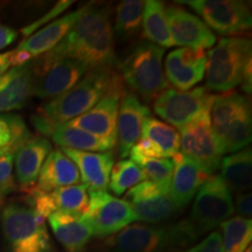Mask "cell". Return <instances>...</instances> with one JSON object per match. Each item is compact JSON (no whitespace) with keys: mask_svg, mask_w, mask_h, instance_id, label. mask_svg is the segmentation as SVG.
Masks as SVG:
<instances>
[{"mask_svg":"<svg viewBox=\"0 0 252 252\" xmlns=\"http://www.w3.org/2000/svg\"><path fill=\"white\" fill-rule=\"evenodd\" d=\"M234 209H236V212L238 213V216L244 217V219H248V220H251V215H252L251 193H248V191L237 193V195H236Z\"/></svg>","mask_w":252,"mask_h":252,"instance_id":"39","label":"cell"},{"mask_svg":"<svg viewBox=\"0 0 252 252\" xmlns=\"http://www.w3.org/2000/svg\"><path fill=\"white\" fill-rule=\"evenodd\" d=\"M31 137L30 128L20 116L0 113V158L14 154Z\"/></svg>","mask_w":252,"mask_h":252,"instance_id":"31","label":"cell"},{"mask_svg":"<svg viewBox=\"0 0 252 252\" xmlns=\"http://www.w3.org/2000/svg\"><path fill=\"white\" fill-rule=\"evenodd\" d=\"M49 138H52V140L62 149L83 152H109L116 147V143L74 127L67 123L53 126Z\"/></svg>","mask_w":252,"mask_h":252,"instance_id":"28","label":"cell"},{"mask_svg":"<svg viewBox=\"0 0 252 252\" xmlns=\"http://www.w3.org/2000/svg\"><path fill=\"white\" fill-rule=\"evenodd\" d=\"M210 119L223 154L238 152L251 143V105L242 94L229 91L217 94Z\"/></svg>","mask_w":252,"mask_h":252,"instance_id":"5","label":"cell"},{"mask_svg":"<svg viewBox=\"0 0 252 252\" xmlns=\"http://www.w3.org/2000/svg\"><path fill=\"white\" fill-rule=\"evenodd\" d=\"M163 55L165 49L161 47L143 41L118 63L123 82L144 102H153L168 89L163 72Z\"/></svg>","mask_w":252,"mask_h":252,"instance_id":"3","label":"cell"},{"mask_svg":"<svg viewBox=\"0 0 252 252\" xmlns=\"http://www.w3.org/2000/svg\"><path fill=\"white\" fill-rule=\"evenodd\" d=\"M217 94H210L204 87H196L190 90L167 89L153 102V110L157 116L181 128L198 116L212 111Z\"/></svg>","mask_w":252,"mask_h":252,"instance_id":"10","label":"cell"},{"mask_svg":"<svg viewBox=\"0 0 252 252\" xmlns=\"http://www.w3.org/2000/svg\"><path fill=\"white\" fill-rule=\"evenodd\" d=\"M245 252H252V249H251V245H249L247 250H245Z\"/></svg>","mask_w":252,"mask_h":252,"instance_id":"43","label":"cell"},{"mask_svg":"<svg viewBox=\"0 0 252 252\" xmlns=\"http://www.w3.org/2000/svg\"><path fill=\"white\" fill-rule=\"evenodd\" d=\"M146 1L124 0L116 9V21L113 34L119 39L127 40L137 35L143 23V14Z\"/></svg>","mask_w":252,"mask_h":252,"instance_id":"32","label":"cell"},{"mask_svg":"<svg viewBox=\"0 0 252 252\" xmlns=\"http://www.w3.org/2000/svg\"><path fill=\"white\" fill-rule=\"evenodd\" d=\"M32 61L12 67L0 76V113L20 110L32 97Z\"/></svg>","mask_w":252,"mask_h":252,"instance_id":"25","label":"cell"},{"mask_svg":"<svg viewBox=\"0 0 252 252\" xmlns=\"http://www.w3.org/2000/svg\"><path fill=\"white\" fill-rule=\"evenodd\" d=\"M169 35L174 46L180 48L210 49L216 43V35L196 15L180 6L166 8Z\"/></svg>","mask_w":252,"mask_h":252,"instance_id":"17","label":"cell"},{"mask_svg":"<svg viewBox=\"0 0 252 252\" xmlns=\"http://www.w3.org/2000/svg\"><path fill=\"white\" fill-rule=\"evenodd\" d=\"M63 153L70 158L80 172L81 180L89 191H105L109 186L110 173L115 165V153L83 152L70 149H62Z\"/></svg>","mask_w":252,"mask_h":252,"instance_id":"24","label":"cell"},{"mask_svg":"<svg viewBox=\"0 0 252 252\" xmlns=\"http://www.w3.org/2000/svg\"><path fill=\"white\" fill-rule=\"evenodd\" d=\"M45 219L26 202H9L0 223L8 252H54Z\"/></svg>","mask_w":252,"mask_h":252,"instance_id":"6","label":"cell"},{"mask_svg":"<svg viewBox=\"0 0 252 252\" xmlns=\"http://www.w3.org/2000/svg\"><path fill=\"white\" fill-rule=\"evenodd\" d=\"M252 43L247 37H223L207 56L206 89L229 93L241 84L245 68L252 62Z\"/></svg>","mask_w":252,"mask_h":252,"instance_id":"7","label":"cell"},{"mask_svg":"<svg viewBox=\"0 0 252 252\" xmlns=\"http://www.w3.org/2000/svg\"><path fill=\"white\" fill-rule=\"evenodd\" d=\"M47 220L53 234L67 252H82L93 237L90 229L80 216L56 212Z\"/></svg>","mask_w":252,"mask_h":252,"instance_id":"27","label":"cell"},{"mask_svg":"<svg viewBox=\"0 0 252 252\" xmlns=\"http://www.w3.org/2000/svg\"><path fill=\"white\" fill-rule=\"evenodd\" d=\"M13 160L14 154L0 158V202H4L5 198L17 189L13 174Z\"/></svg>","mask_w":252,"mask_h":252,"instance_id":"36","label":"cell"},{"mask_svg":"<svg viewBox=\"0 0 252 252\" xmlns=\"http://www.w3.org/2000/svg\"><path fill=\"white\" fill-rule=\"evenodd\" d=\"M174 252H179V251H174Z\"/></svg>","mask_w":252,"mask_h":252,"instance_id":"45","label":"cell"},{"mask_svg":"<svg viewBox=\"0 0 252 252\" xmlns=\"http://www.w3.org/2000/svg\"><path fill=\"white\" fill-rule=\"evenodd\" d=\"M80 180V172L76 165L70 158L58 149L52 151L46 158L33 189L42 193H49L58 188L77 185Z\"/></svg>","mask_w":252,"mask_h":252,"instance_id":"26","label":"cell"},{"mask_svg":"<svg viewBox=\"0 0 252 252\" xmlns=\"http://www.w3.org/2000/svg\"><path fill=\"white\" fill-rule=\"evenodd\" d=\"M146 180V175L137 163L131 159H124L113 165L110 173L108 188L116 196H119L126 190Z\"/></svg>","mask_w":252,"mask_h":252,"instance_id":"34","label":"cell"},{"mask_svg":"<svg viewBox=\"0 0 252 252\" xmlns=\"http://www.w3.org/2000/svg\"><path fill=\"white\" fill-rule=\"evenodd\" d=\"M124 87L121 75L112 68L89 70L71 89L41 106L37 113L53 125L68 123L93 109L113 90Z\"/></svg>","mask_w":252,"mask_h":252,"instance_id":"2","label":"cell"},{"mask_svg":"<svg viewBox=\"0 0 252 252\" xmlns=\"http://www.w3.org/2000/svg\"><path fill=\"white\" fill-rule=\"evenodd\" d=\"M1 203H2V202H0V206H1Z\"/></svg>","mask_w":252,"mask_h":252,"instance_id":"44","label":"cell"},{"mask_svg":"<svg viewBox=\"0 0 252 252\" xmlns=\"http://www.w3.org/2000/svg\"><path fill=\"white\" fill-rule=\"evenodd\" d=\"M74 2L75 1H72V0H61V1H58L48 12H47L46 14H43L40 19H37V20L30 24L28 26L24 27L23 30H21V34L26 37L32 35V34L35 33L36 31H39L40 27L45 26V25L48 23H52V20H54L55 18H58L59 15H61L63 12L67 11V9L74 4Z\"/></svg>","mask_w":252,"mask_h":252,"instance_id":"37","label":"cell"},{"mask_svg":"<svg viewBox=\"0 0 252 252\" xmlns=\"http://www.w3.org/2000/svg\"><path fill=\"white\" fill-rule=\"evenodd\" d=\"M25 202L45 220L56 212L82 217L89 207V194L84 185L67 186L49 193L32 189Z\"/></svg>","mask_w":252,"mask_h":252,"instance_id":"16","label":"cell"},{"mask_svg":"<svg viewBox=\"0 0 252 252\" xmlns=\"http://www.w3.org/2000/svg\"><path fill=\"white\" fill-rule=\"evenodd\" d=\"M48 53L83 63L88 70L112 68L116 55L111 7L91 4L61 42Z\"/></svg>","mask_w":252,"mask_h":252,"instance_id":"1","label":"cell"},{"mask_svg":"<svg viewBox=\"0 0 252 252\" xmlns=\"http://www.w3.org/2000/svg\"><path fill=\"white\" fill-rule=\"evenodd\" d=\"M90 6L91 4H87L76 11L62 15L21 41L17 48L12 50L13 67L33 61L34 59L40 58L41 55L54 49Z\"/></svg>","mask_w":252,"mask_h":252,"instance_id":"15","label":"cell"},{"mask_svg":"<svg viewBox=\"0 0 252 252\" xmlns=\"http://www.w3.org/2000/svg\"><path fill=\"white\" fill-rule=\"evenodd\" d=\"M143 35L153 45L161 48H171L173 41L169 35L166 19V7L159 0H149L145 5L143 14Z\"/></svg>","mask_w":252,"mask_h":252,"instance_id":"30","label":"cell"},{"mask_svg":"<svg viewBox=\"0 0 252 252\" xmlns=\"http://www.w3.org/2000/svg\"><path fill=\"white\" fill-rule=\"evenodd\" d=\"M179 134L182 156L191 159L213 175L220 168L223 153L213 131L210 111L181 127Z\"/></svg>","mask_w":252,"mask_h":252,"instance_id":"12","label":"cell"},{"mask_svg":"<svg viewBox=\"0 0 252 252\" xmlns=\"http://www.w3.org/2000/svg\"><path fill=\"white\" fill-rule=\"evenodd\" d=\"M124 200L130 203L138 220H143L146 224L159 225L180 213L171 197L169 189L149 180L131 188Z\"/></svg>","mask_w":252,"mask_h":252,"instance_id":"14","label":"cell"},{"mask_svg":"<svg viewBox=\"0 0 252 252\" xmlns=\"http://www.w3.org/2000/svg\"><path fill=\"white\" fill-rule=\"evenodd\" d=\"M220 178L230 191L243 193L251 188L252 151L250 147L223 158L220 161Z\"/></svg>","mask_w":252,"mask_h":252,"instance_id":"29","label":"cell"},{"mask_svg":"<svg viewBox=\"0 0 252 252\" xmlns=\"http://www.w3.org/2000/svg\"><path fill=\"white\" fill-rule=\"evenodd\" d=\"M128 156L131 160L140 167L149 181L158 184L169 189L172 175L174 171V162L172 159H158V158L146 157L143 154L131 151Z\"/></svg>","mask_w":252,"mask_h":252,"instance_id":"35","label":"cell"},{"mask_svg":"<svg viewBox=\"0 0 252 252\" xmlns=\"http://www.w3.org/2000/svg\"><path fill=\"white\" fill-rule=\"evenodd\" d=\"M207 54L202 49L178 48L165 60V77L176 90H190L203 80Z\"/></svg>","mask_w":252,"mask_h":252,"instance_id":"18","label":"cell"},{"mask_svg":"<svg viewBox=\"0 0 252 252\" xmlns=\"http://www.w3.org/2000/svg\"><path fill=\"white\" fill-rule=\"evenodd\" d=\"M52 151V143L42 135H32L15 151L13 166L21 190L30 193L35 187L43 162Z\"/></svg>","mask_w":252,"mask_h":252,"instance_id":"22","label":"cell"},{"mask_svg":"<svg viewBox=\"0 0 252 252\" xmlns=\"http://www.w3.org/2000/svg\"><path fill=\"white\" fill-rule=\"evenodd\" d=\"M252 62L249 63L247 65V68H245L244 70V74H243V78H242V89L245 94H251V91H252Z\"/></svg>","mask_w":252,"mask_h":252,"instance_id":"41","label":"cell"},{"mask_svg":"<svg viewBox=\"0 0 252 252\" xmlns=\"http://www.w3.org/2000/svg\"><path fill=\"white\" fill-rule=\"evenodd\" d=\"M223 252H245L251 245L252 220L244 217H232L220 224Z\"/></svg>","mask_w":252,"mask_h":252,"instance_id":"33","label":"cell"},{"mask_svg":"<svg viewBox=\"0 0 252 252\" xmlns=\"http://www.w3.org/2000/svg\"><path fill=\"white\" fill-rule=\"evenodd\" d=\"M13 67V54L11 52L0 53V76Z\"/></svg>","mask_w":252,"mask_h":252,"instance_id":"42","label":"cell"},{"mask_svg":"<svg viewBox=\"0 0 252 252\" xmlns=\"http://www.w3.org/2000/svg\"><path fill=\"white\" fill-rule=\"evenodd\" d=\"M193 8L212 27L222 35H236L251 30L252 17L250 6L238 0H189L178 1Z\"/></svg>","mask_w":252,"mask_h":252,"instance_id":"13","label":"cell"},{"mask_svg":"<svg viewBox=\"0 0 252 252\" xmlns=\"http://www.w3.org/2000/svg\"><path fill=\"white\" fill-rule=\"evenodd\" d=\"M126 88H119L106 94L93 109L67 124L117 144V118L119 103Z\"/></svg>","mask_w":252,"mask_h":252,"instance_id":"19","label":"cell"},{"mask_svg":"<svg viewBox=\"0 0 252 252\" xmlns=\"http://www.w3.org/2000/svg\"><path fill=\"white\" fill-rule=\"evenodd\" d=\"M131 151L158 159H172L180 151V134L173 126L156 117H147L141 134Z\"/></svg>","mask_w":252,"mask_h":252,"instance_id":"21","label":"cell"},{"mask_svg":"<svg viewBox=\"0 0 252 252\" xmlns=\"http://www.w3.org/2000/svg\"><path fill=\"white\" fill-rule=\"evenodd\" d=\"M82 220L96 238L111 237L138 220L130 203L106 191H90L89 207Z\"/></svg>","mask_w":252,"mask_h":252,"instance_id":"11","label":"cell"},{"mask_svg":"<svg viewBox=\"0 0 252 252\" xmlns=\"http://www.w3.org/2000/svg\"><path fill=\"white\" fill-rule=\"evenodd\" d=\"M186 252H223L222 234H220V231H213L201 243L195 245Z\"/></svg>","mask_w":252,"mask_h":252,"instance_id":"38","label":"cell"},{"mask_svg":"<svg viewBox=\"0 0 252 252\" xmlns=\"http://www.w3.org/2000/svg\"><path fill=\"white\" fill-rule=\"evenodd\" d=\"M151 116L150 109L132 91L126 90L119 103L117 118L118 157L126 159L141 134L144 121Z\"/></svg>","mask_w":252,"mask_h":252,"instance_id":"20","label":"cell"},{"mask_svg":"<svg viewBox=\"0 0 252 252\" xmlns=\"http://www.w3.org/2000/svg\"><path fill=\"white\" fill-rule=\"evenodd\" d=\"M184 220L166 225L134 223L108 237L104 242L105 252H174L193 243Z\"/></svg>","mask_w":252,"mask_h":252,"instance_id":"4","label":"cell"},{"mask_svg":"<svg viewBox=\"0 0 252 252\" xmlns=\"http://www.w3.org/2000/svg\"><path fill=\"white\" fill-rule=\"evenodd\" d=\"M32 96L43 99H53L64 94L89 71L83 63L58 58L49 53L41 55L36 61H32Z\"/></svg>","mask_w":252,"mask_h":252,"instance_id":"9","label":"cell"},{"mask_svg":"<svg viewBox=\"0 0 252 252\" xmlns=\"http://www.w3.org/2000/svg\"><path fill=\"white\" fill-rule=\"evenodd\" d=\"M234 212L230 189L220 175H212L197 191L190 216L184 222L195 242L206 232L228 220Z\"/></svg>","mask_w":252,"mask_h":252,"instance_id":"8","label":"cell"},{"mask_svg":"<svg viewBox=\"0 0 252 252\" xmlns=\"http://www.w3.org/2000/svg\"><path fill=\"white\" fill-rule=\"evenodd\" d=\"M172 160L174 162V171L172 175L169 194L174 203L181 210L182 208L188 206L212 174L204 171L202 167L198 166L191 159L182 156L180 152L173 157Z\"/></svg>","mask_w":252,"mask_h":252,"instance_id":"23","label":"cell"},{"mask_svg":"<svg viewBox=\"0 0 252 252\" xmlns=\"http://www.w3.org/2000/svg\"><path fill=\"white\" fill-rule=\"evenodd\" d=\"M18 39V32L13 28L0 24V50L11 46Z\"/></svg>","mask_w":252,"mask_h":252,"instance_id":"40","label":"cell"}]
</instances>
